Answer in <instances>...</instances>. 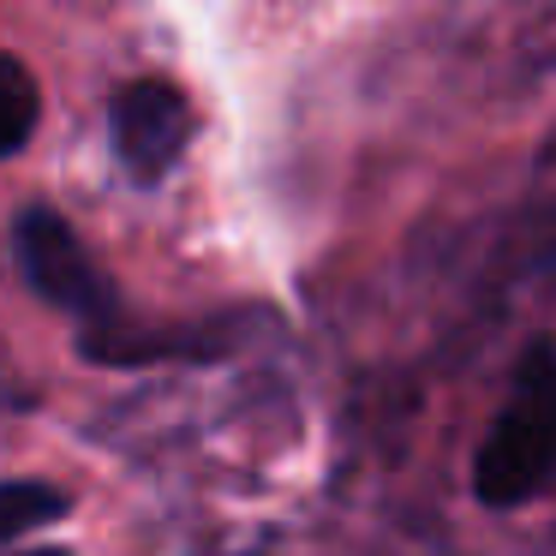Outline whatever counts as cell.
Listing matches in <instances>:
<instances>
[{"mask_svg":"<svg viewBox=\"0 0 556 556\" xmlns=\"http://www.w3.org/2000/svg\"><path fill=\"white\" fill-rule=\"evenodd\" d=\"M551 341H532L515 377V401L496 413L491 437L472 460V491L491 508H520L551 479Z\"/></svg>","mask_w":556,"mask_h":556,"instance_id":"cell-1","label":"cell"},{"mask_svg":"<svg viewBox=\"0 0 556 556\" xmlns=\"http://www.w3.org/2000/svg\"><path fill=\"white\" fill-rule=\"evenodd\" d=\"M13 257H18V276H25L42 300L73 312L78 324H90V341L109 336V324L121 317V293H114V281L102 276V264L90 257V245L73 233V222H66L61 210H49V204L18 210Z\"/></svg>","mask_w":556,"mask_h":556,"instance_id":"cell-2","label":"cell"},{"mask_svg":"<svg viewBox=\"0 0 556 556\" xmlns=\"http://www.w3.org/2000/svg\"><path fill=\"white\" fill-rule=\"evenodd\" d=\"M192 126H198L192 97L180 85H168V78H132L109 102L114 156H121V168L138 186H162L180 168L186 144H192Z\"/></svg>","mask_w":556,"mask_h":556,"instance_id":"cell-3","label":"cell"},{"mask_svg":"<svg viewBox=\"0 0 556 556\" xmlns=\"http://www.w3.org/2000/svg\"><path fill=\"white\" fill-rule=\"evenodd\" d=\"M37 114H42V97H37V78L18 54L0 49V162L18 156L37 132Z\"/></svg>","mask_w":556,"mask_h":556,"instance_id":"cell-4","label":"cell"},{"mask_svg":"<svg viewBox=\"0 0 556 556\" xmlns=\"http://www.w3.org/2000/svg\"><path fill=\"white\" fill-rule=\"evenodd\" d=\"M73 508V496L49 479H0V544L25 539L30 527H49Z\"/></svg>","mask_w":556,"mask_h":556,"instance_id":"cell-5","label":"cell"},{"mask_svg":"<svg viewBox=\"0 0 556 556\" xmlns=\"http://www.w3.org/2000/svg\"><path fill=\"white\" fill-rule=\"evenodd\" d=\"M25 556H73V551H25Z\"/></svg>","mask_w":556,"mask_h":556,"instance_id":"cell-6","label":"cell"}]
</instances>
